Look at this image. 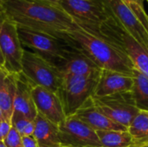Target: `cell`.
Listing matches in <instances>:
<instances>
[{
    "mask_svg": "<svg viewBox=\"0 0 148 147\" xmlns=\"http://www.w3.org/2000/svg\"><path fill=\"white\" fill-rule=\"evenodd\" d=\"M3 143L6 147H23L22 137L13 127H11L8 136L3 140Z\"/></svg>",
    "mask_w": 148,
    "mask_h": 147,
    "instance_id": "cell-24",
    "label": "cell"
},
{
    "mask_svg": "<svg viewBox=\"0 0 148 147\" xmlns=\"http://www.w3.org/2000/svg\"><path fill=\"white\" fill-rule=\"evenodd\" d=\"M39 1L44 2V3H49V4H52V5L59 6V4H60V3H61L62 0H39Z\"/></svg>",
    "mask_w": 148,
    "mask_h": 147,
    "instance_id": "cell-27",
    "label": "cell"
},
{
    "mask_svg": "<svg viewBox=\"0 0 148 147\" xmlns=\"http://www.w3.org/2000/svg\"><path fill=\"white\" fill-rule=\"evenodd\" d=\"M0 50L4 61V68L13 74L20 73L23 49L19 39L17 24L8 16L1 4Z\"/></svg>",
    "mask_w": 148,
    "mask_h": 147,
    "instance_id": "cell-7",
    "label": "cell"
},
{
    "mask_svg": "<svg viewBox=\"0 0 148 147\" xmlns=\"http://www.w3.org/2000/svg\"><path fill=\"white\" fill-rule=\"evenodd\" d=\"M97 76L63 75L62 84L57 91L66 117L74 115L95 93Z\"/></svg>",
    "mask_w": 148,
    "mask_h": 147,
    "instance_id": "cell-5",
    "label": "cell"
},
{
    "mask_svg": "<svg viewBox=\"0 0 148 147\" xmlns=\"http://www.w3.org/2000/svg\"><path fill=\"white\" fill-rule=\"evenodd\" d=\"M101 34L123 53L134 68L148 78V51L111 16L100 26Z\"/></svg>",
    "mask_w": 148,
    "mask_h": 147,
    "instance_id": "cell-3",
    "label": "cell"
},
{
    "mask_svg": "<svg viewBox=\"0 0 148 147\" xmlns=\"http://www.w3.org/2000/svg\"><path fill=\"white\" fill-rule=\"evenodd\" d=\"M21 73L34 86H40L56 94L63 78L58 68L41 55L25 49L21 62Z\"/></svg>",
    "mask_w": 148,
    "mask_h": 147,
    "instance_id": "cell-6",
    "label": "cell"
},
{
    "mask_svg": "<svg viewBox=\"0 0 148 147\" xmlns=\"http://www.w3.org/2000/svg\"><path fill=\"white\" fill-rule=\"evenodd\" d=\"M0 147H6L3 141H0Z\"/></svg>",
    "mask_w": 148,
    "mask_h": 147,
    "instance_id": "cell-30",
    "label": "cell"
},
{
    "mask_svg": "<svg viewBox=\"0 0 148 147\" xmlns=\"http://www.w3.org/2000/svg\"><path fill=\"white\" fill-rule=\"evenodd\" d=\"M16 74L7 71L0 66V109L6 120L11 118L16 87Z\"/></svg>",
    "mask_w": 148,
    "mask_h": 147,
    "instance_id": "cell-18",
    "label": "cell"
},
{
    "mask_svg": "<svg viewBox=\"0 0 148 147\" xmlns=\"http://www.w3.org/2000/svg\"><path fill=\"white\" fill-rule=\"evenodd\" d=\"M95 131H127V128L114 122L101 113L95 106L92 97L74 114Z\"/></svg>",
    "mask_w": 148,
    "mask_h": 147,
    "instance_id": "cell-14",
    "label": "cell"
},
{
    "mask_svg": "<svg viewBox=\"0 0 148 147\" xmlns=\"http://www.w3.org/2000/svg\"><path fill=\"white\" fill-rule=\"evenodd\" d=\"M34 122L35 129L33 136L38 144V147L61 146L58 125L53 123L39 113H37Z\"/></svg>",
    "mask_w": 148,
    "mask_h": 147,
    "instance_id": "cell-17",
    "label": "cell"
},
{
    "mask_svg": "<svg viewBox=\"0 0 148 147\" xmlns=\"http://www.w3.org/2000/svg\"><path fill=\"white\" fill-rule=\"evenodd\" d=\"M3 64H4V61H3V57L2 52L0 50V66L3 67Z\"/></svg>",
    "mask_w": 148,
    "mask_h": 147,
    "instance_id": "cell-28",
    "label": "cell"
},
{
    "mask_svg": "<svg viewBox=\"0 0 148 147\" xmlns=\"http://www.w3.org/2000/svg\"><path fill=\"white\" fill-rule=\"evenodd\" d=\"M11 123L10 120H0V141H3L5 139V138L8 136L10 129H11Z\"/></svg>",
    "mask_w": 148,
    "mask_h": 147,
    "instance_id": "cell-25",
    "label": "cell"
},
{
    "mask_svg": "<svg viewBox=\"0 0 148 147\" xmlns=\"http://www.w3.org/2000/svg\"><path fill=\"white\" fill-rule=\"evenodd\" d=\"M58 126L61 146L101 147L96 131L75 115L66 117Z\"/></svg>",
    "mask_w": 148,
    "mask_h": 147,
    "instance_id": "cell-10",
    "label": "cell"
},
{
    "mask_svg": "<svg viewBox=\"0 0 148 147\" xmlns=\"http://www.w3.org/2000/svg\"><path fill=\"white\" fill-rule=\"evenodd\" d=\"M101 1L109 15L148 51V31L130 9L121 0Z\"/></svg>",
    "mask_w": 148,
    "mask_h": 147,
    "instance_id": "cell-11",
    "label": "cell"
},
{
    "mask_svg": "<svg viewBox=\"0 0 148 147\" xmlns=\"http://www.w3.org/2000/svg\"><path fill=\"white\" fill-rule=\"evenodd\" d=\"M134 84L131 93L139 111L148 112V78L135 68L132 74Z\"/></svg>",
    "mask_w": 148,
    "mask_h": 147,
    "instance_id": "cell-19",
    "label": "cell"
},
{
    "mask_svg": "<svg viewBox=\"0 0 148 147\" xmlns=\"http://www.w3.org/2000/svg\"><path fill=\"white\" fill-rule=\"evenodd\" d=\"M22 45L32 49L34 53L60 68L67 54L73 48L67 41L51 35L17 26Z\"/></svg>",
    "mask_w": 148,
    "mask_h": 147,
    "instance_id": "cell-4",
    "label": "cell"
},
{
    "mask_svg": "<svg viewBox=\"0 0 148 147\" xmlns=\"http://www.w3.org/2000/svg\"><path fill=\"white\" fill-rule=\"evenodd\" d=\"M130 10L137 16L143 26L148 31V14L146 12L143 0H121Z\"/></svg>",
    "mask_w": 148,
    "mask_h": 147,
    "instance_id": "cell-23",
    "label": "cell"
},
{
    "mask_svg": "<svg viewBox=\"0 0 148 147\" xmlns=\"http://www.w3.org/2000/svg\"><path fill=\"white\" fill-rule=\"evenodd\" d=\"M59 6L75 23L95 32L110 16L101 0H62Z\"/></svg>",
    "mask_w": 148,
    "mask_h": 147,
    "instance_id": "cell-8",
    "label": "cell"
},
{
    "mask_svg": "<svg viewBox=\"0 0 148 147\" xmlns=\"http://www.w3.org/2000/svg\"><path fill=\"white\" fill-rule=\"evenodd\" d=\"M60 147H67V146H60Z\"/></svg>",
    "mask_w": 148,
    "mask_h": 147,
    "instance_id": "cell-32",
    "label": "cell"
},
{
    "mask_svg": "<svg viewBox=\"0 0 148 147\" xmlns=\"http://www.w3.org/2000/svg\"><path fill=\"white\" fill-rule=\"evenodd\" d=\"M59 70L62 75L97 76L100 75L101 68L84 54L73 47L67 54Z\"/></svg>",
    "mask_w": 148,
    "mask_h": 147,
    "instance_id": "cell-15",
    "label": "cell"
},
{
    "mask_svg": "<svg viewBox=\"0 0 148 147\" xmlns=\"http://www.w3.org/2000/svg\"><path fill=\"white\" fill-rule=\"evenodd\" d=\"M5 119V117H4V115H3V112L1 111V109H0V120H4ZM6 120V119H5Z\"/></svg>",
    "mask_w": 148,
    "mask_h": 147,
    "instance_id": "cell-29",
    "label": "cell"
},
{
    "mask_svg": "<svg viewBox=\"0 0 148 147\" xmlns=\"http://www.w3.org/2000/svg\"><path fill=\"white\" fill-rule=\"evenodd\" d=\"M11 126L18 133L21 137L32 136L35 129V122L25 115L13 111L10 118Z\"/></svg>",
    "mask_w": 148,
    "mask_h": 147,
    "instance_id": "cell-22",
    "label": "cell"
},
{
    "mask_svg": "<svg viewBox=\"0 0 148 147\" xmlns=\"http://www.w3.org/2000/svg\"><path fill=\"white\" fill-rule=\"evenodd\" d=\"M147 3H148V0H147Z\"/></svg>",
    "mask_w": 148,
    "mask_h": 147,
    "instance_id": "cell-33",
    "label": "cell"
},
{
    "mask_svg": "<svg viewBox=\"0 0 148 147\" xmlns=\"http://www.w3.org/2000/svg\"><path fill=\"white\" fill-rule=\"evenodd\" d=\"M22 141L23 147H38V144L33 135L22 137Z\"/></svg>",
    "mask_w": 148,
    "mask_h": 147,
    "instance_id": "cell-26",
    "label": "cell"
},
{
    "mask_svg": "<svg viewBox=\"0 0 148 147\" xmlns=\"http://www.w3.org/2000/svg\"><path fill=\"white\" fill-rule=\"evenodd\" d=\"M92 100L101 113L127 128L140 112L134 104L131 91L101 98L92 96Z\"/></svg>",
    "mask_w": 148,
    "mask_h": 147,
    "instance_id": "cell-9",
    "label": "cell"
},
{
    "mask_svg": "<svg viewBox=\"0 0 148 147\" xmlns=\"http://www.w3.org/2000/svg\"><path fill=\"white\" fill-rule=\"evenodd\" d=\"M127 132L134 140V147L148 144V112L140 111L127 126Z\"/></svg>",
    "mask_w": 148,
    "mask_h": 147,
    "instance_id": "cell-20",
    "label": "cell"
},
{
    "mask_svg": "<svg viewBox=\"0 0 148 147\" xmlns=\"http://www.w3.org/2000/svg\"><path fill=\"white\" fill-rule=\"evenodd\" d=\"M74 48L81 51L101 69H109L127 75L134 69L128 58L114 47L100 31L89 30L75 23L65 37Z\"/></svg>",
    "mask_w": 148,
    "mask_h": 147,
    "instance_id": "cell-2",
    "label": "cell"
},
{
    "mask_svg": "<svg viewBox=\"0 0 148 147\" xmlns=\"http://www.w3.org/2000/svg\"><path fill=\"white\" fill-rule=\"evenodd\" d=\"M133 77L120 72L101 69L93 97H105L129 92L133 88Z\"/></svg>",
    "mask_w": 148,
    "mask_h": 147,
    "instance_id": "cell-13",
    "label": "cell"
},
{
    "mask_svg": "<svg viewBox=\"0 0 148 147\" xmlns=\"http://www.w3.org/2000/svg\"><path fill=\"white\" fill-rule=\"evenodd\" d=\"M135 147H148V144H146V145H142V146H135Z\"/></svg>",
    "mask_w": 148,
    "mask_h": 147,
    "instance_id": "cell-31",
    "label": "cell"
},
{
    "mask_svg": "<svg viewBox=\"0 0 148 147\" xmlns=\"http://www.w3.org/2000/svg\"><path fill=\"white\" fill-rule=\"evenodd\" d=\"M16 87L13 102V111L20 113L30 120H35L37 111L32 96L34 85L20 72L16 74Z\"/></svg>",
    "mask_w": 148,
    "mask_h": 147,
    "instance_id": "cell-16",
    "label": "cell"
},
{
    "mask_svg": "<svg viewBox=\"0 0 148 147\" xmlns=\"http://www.w3.org/2000/svg\"><path fill=\"white\" fill-rule=\"evenodd\" d=\"M101 147H134V140L127 131H97Z\"/></svg>",
    "mask_w": 148,
    "mask_h": 147,
    "instance_id": "cell-21",
    "label": "cell"
},
{
    "mask_svg": "<svg viewBox=\"0 0 148 147\" xmlns=\"http://www.w3.org/2000/svg\"><path fill=\"white\" fill-rule=\"evenodd\" d=\"M32 96L37 113L56 125L61 124L66 119L57 94L40 86H34L32 88Z\"/></svg>",
    "mask_w": 148,
    "mask_h": 147,
    "instance_id": "cell-12",
    "label": "cell"
},
{
    "mask_svg": "<svg viewBox=\"0 0 148 147\" xmlns=\"http://www.w3.org/2000/svg\"><path fill=\"white\" fill-rule=\"evenodd\" d=\"M0 4L17 26L65 40L75 22L59 6L39 0H0Z\"/></svg>",
    "mask_w": 148,
    "mask_h": 147,
    "instance_id": "cell-1",
    "label": "cell"
}]
</instances>
